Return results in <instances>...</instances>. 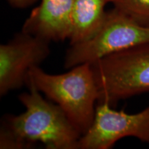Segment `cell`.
<instances>
[{"label": "cell", "mask_w": 149, "mask_h": 149, "mask_svg": "<svg viewBox=\"0 0 149 149\" xmlns=\"http://www.w3.org/2000/svg\"><path fill=\"white\" fill-rule=\"evenodd\" d=\"M29 93L19 95L26 111L6 115L1 124L0 148H31L42 143L49 149H78L81 134L57 104L48 102L28 77Z\"/></svg>", "instance_id": "6da1fadb"}, {"label": "cell", "mask_w": 149, "mask_h": 149, "mask_svg": "<svg viewBox=\"0 0 149 149\" xmlns=\"http://www.w3.org/2000/svg\"><path fill=\"white\" fill-rule=\"evenodd\" d=\"M66 73L51 74L35 66L28 77L37 89L55 102L81 135L92 125L99 91L91 64H80Z\"/></svg>", "instance_id": "7a4b0ae2"}, {"label": "cell", "mask_w": 149, "mask_h": 149, "mask_svg": "<svg viewBox=\"0 0 149 149\" xmlns=\"http://www.w3.org/2000/svg\"><path fill=\"white\" fill-rule=\"evenodd\" d=\"M99 91L97 103L149 92V42L108 55L91 64Z\"/></svg>", "instance_id": "3957f363"}, {"label": "cell", "mask_w": 149, "mask_h": 149, "mask_svg": "<svg viewBox=\"0 0 149 149\" xmlns=\"http://www.w3.org/2000/svg\"><path fill=\"white\" fill-rule=\"evenodd\" d=\"M149 42V27H145L113 8L88 40L70 45L64 59V68L92 63L132 46Z\"/></svg>", "instance_id": "277c9868"}, {"label": "cell", "mask_w": 149, "mask_h": 149, "mask_svg": "<svg viewBox=\"0 0 149 149\" xmlns=\"http://www.w3.org/2000/svg\"><path fill=\"white\" fill-rule=\"evenodd\" d=\"M126 137L149 144V107L135 114L117 111L106 102L97 103L92 125L79 141L78 149H109Z\"/></svg>", "instance_id": "5b68a950"}, {"label": "cell", "mask_w": 149, "mask_h": 149, "mask_svg": "<svg viewBox=\"0 0 149 149\" xmlns=\"http://www.w3.org/2000/svg\"><path fill=\"white\" fill-rule=\"evenodd\" d=\"M49 42L22 31L0 46V95L26 85L29 72L47 59Z\"/></svg>", "instance_id": "8992f818"}, {"label": "cell", "mask_w": 149, "mask_h": 149, "mask_svg": "<svg viewBox=\"0 0 149 149\" xmlns=\"http://www.w3.org/2000/svg\"><path fill=\"white\" fill-rule=\"evenodd\" d=\"M74 0H41L31 13L22 31L48 42H62L69 39Z\"/></svg>", "instance_id": "52a82bcc"}, {"label": "cell", "mask_w": 149, "mask_h": 149, "mask_svg": "<svg viewBox=\"0 0 149 149\" xmlns=\"http://www.w3.org/2000/svg\"><path fill=\"white\" fill-rule=\"evenodd\" d=\"M110 0H74L71 16L70 45L88 40L103 24Z\"/></svg>", "instance_id": "ba28073f"}, {"label": "cell", "mask_w": 149, "mask_h": 149, "mask_svg": "<svg viewBox=\"0 0 149 149\" xmlns=\"http://www.w3.org/2000/svg\"><path fill=\"white\" fill-rule=\"evenodd\" d=\"M114 8L145 27H149V0H110Z\"/></svg>", "instance_id": "9c48e42d"}, {"label": "cell", "mask_w": 149, "mask_h": 149, "mask_svg": "<svg viewBox=\"0 0 149 149\" xmlns=\"http://www.w3.org/2000/svg\"><path fill=\"white\" fill-rule=\"evenodd\" d=\"M11 6L15 8H26L33 5L37 0H7Z\"/></svg>", "instance_id": "30bf717a"}]
</instances>
